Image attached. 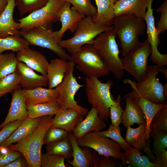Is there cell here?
Listing matches in <instances>:
<instances>
[{"label": "cell", "mask_w": 167, "mask_h": 167, "mask_svg": "<svg viewBox=\"0 0 167 167\" xmlns=\"http://www.w3.org/2000/svg\"><path fill=\"white\" fill-rule=\"evenodd\" d=\"M75 64L73 61H70L69 68L65 74L63 80L57 87L58 89L57 102L62 109H71L77 111L83 116H86L88 110L78 105L75 99L76 93L83 86V85L77 82L74 76Z\"/></svg>", "instance_id": "30bf717a"}, {"label": "cell", "mask_w": 167, "mask_h": 167, "mask_svg": "<svg viewBox=\"0 0 167 167\" xmlns=\"http://www.w3.org/2000/svg\"><path fill=\"white\" fill-rule=\"evenodd\" d=\"M97 6V12L92 17L94 22L103 27L112 26L115 17L113 0H95Z\"/></svg>", "instance_id": "83f0119b"}, {"label": "cell", "mask_w": 167, "mask_h": 167, "mask_svg": "<svg viewBox=\"0 0 167 167\" xmlns=\"http://www.w3.org/2000/svg\"><path fill=\"white\" fill-rule=\"evenodd\" d=\"M19 35L24 38L29 45L47 49L53 52L60 58L68 61L72 60L71 56L59 45L60 41L56 36L54 31L51 29L39 26L20 30Z\"/></svg>", "instance_id": "9c48e42d"}, {"label": "cell", "mask_w": 167, "mask_h": 167, "mask_svg": "<svg viewBox=\"0 0 167 167\" xmlns=\"http://www.w3.org/2000/svg\"><path fill=\"white\" fill-rule=\"evenodd\" d=\"M3 96L1 95H0V98L1 96Z\"/></svg>", "instance_id": "db71d44e"}, {"label": "cell", "mask_w": 167, "mask_h": 167, "mask_svg": "<svg viewBox=\"0 0 167 167\" xmlns=\"http://www.w3.org/2000/svg\"><path fill=\"white\" fill-rule=\"evenodd\" d=\"M52 118V126L61 128L68 132L74 131L77 125L83 119V116L71 109H61Z\"/></svg>", "instance_id": "7402d4cb"}, {"label": "cell", "mask_w": 167, "mask_h": 167, "mask_svg": "<svg viewBox=\"0 0 167 167\" xmlns=\"http://www.w3.org/2000/svg\"><path fill=\"white\" fill-rule=\"evenodd\" d=\"M16 57L18 62H22L33 70L46 76L49 62L40 52L28 47L18 51Z\"/></svg>", "instance_id": "ac0fdd59"}, {"label": "cell", "mask_w": 167, "mask_h": 167, "mask_svg": "<svg viewBox=\"0 0 167 167\" xmlns=\"http://www.w3.org/2000/svg\"><path fill=\"white\" fill-rule=\"evenodd\" d=\"M121 129L119 126H115L111 124L109 129L104 131L97 132L100 136L110 138L116 141L121 147L124 152L131 148L122 136L121 134Z\"/></svg>", "instance_id": "d590c367"}, {"label": "cell", "mask_w": 167, "mask_h": 167, "mask_svg": "<svg viewBox=\"0 0 167 167\" xmlns=\"http://www.w3.org/2000/svg\"><path fill=\"white\" fill-rule=\"evenodd\" d=\"M139 125L138 127L135 128H131V126L126 127L125 139L130 146L146 153L152 160L154 156L147 143L148 140L146 133V123Z\"/></svg>", "instance_id": "ffe728a7"}, {"label": "cell", "mask_w": 167, "mask_h": 167, "mask_svg": "<svg viewBox=\"0 0 167 167\" xmlns=\"http://www.w3.org/2000/svg\"><path fill=\"white\" fill-rule=\"evenodd\" d=\"M49 0H15L20 15H24L30 13L45 6Z\"/></svg>", "instance_id": "8d00e7d4"}, {"label": "cell", "mask_w": 167, "mask_h": 167, "mask_svg": "<svg viewBox=\"0 0 167 167\" xmlns=\"http://www.w3.org/2000/svg\"><path fill=\"white\" fill-rule=\"evenodd\" d=\"M76 67L86 77L98 78L105 76L110 72L103 58L92 45H85L71 54Z\"/></svg>", "instance_id": "8992f818"}, {"label": "cell", "mask_w": 167, "mask_h": 167, "mask_svg": "<svg viewBox=\"0 0 167 167\" xmlns=\"http://www.w3.org/2000/svg\"><path fill=\"white\" fill-rule=\"evenodd\" d=\"M126 107L123 110L122 118L124 126H131L136 123H146L144 115L136 101L129 97H125Z\"/></svg>", "instance_id": "4316f807"}, {"label": "cell", "mask_w": 167, "mask_h": 167, "mask_svg": "<svg viewBox=\"0 0 167 167\" xmlns=\"http://www.w3.org/2000/svg\"><path fill=\"white\" fill-rule=\"evenodd\" d=\"M21 77L16 71L0 78V95L12 93L20 84Z\"/></svg>", "instance_id": "e575fe53"}, {"label": "cell", "mask_w": 167, "mask_h": 167, "mask_svg": "<svg viewBox=\"0 0 167 167\" xmlns=\"http://www.w3.org/2000/svg\"><path fill=\"white\" fill-rule=\"evenodd\" d=\"M68 136L72 145L73 159L71 161L67 159L66 161L74 167H93L97 155V152L95 151L92 152V149L88 147L80 148L72 132H68Z\"/></svg>", "instance_id": "2e32d148"}, {"label": "cell", "mask_w": 167, "mask_h": 167, "mask_svg": "<svg viewBox=\"0 0 167 167\" xmlns=\"http://www.w3.org/2000/svg\"><path fill=\"white\" fill-rule=\"evenodd\" d=\"M155 11L161 13V17L157 22L156 29L159 35L167 29V0H165L161 5Z\"/></svg>", "instance_id": "f6af8a7d"}, {"label": "cell", "mask_w": 167, "mask_h": 167, "mask_svg": "<svg viewBox=\"0 0 167 167\" xmlns=\"http://www.w3.org/2000/svg\"><path fill=\"white\" fill-rule=\"evenodd\" d=\"M68 134L64 129L51 126L44 135V144L47 145L65 139L68 136Z\"/></svg>", "instance_id": "ab89813d"}, {"label": "cell", "mask_w": 167, "mask_h": 167, "mask_svg": "<svg viewBox=\"0 0 167 167\" xmlns=\"http://www.w3.org/2000/svg\"><path fill=\"white\" fill-rule=\"evenodd\" d=\"M69 64L70 61L60 58L50 61L48 66L46 74L49 88H54L62 82Z\"/></svg>", "instance_id": "cb8c5ba5"}, {"label": "cell", "mask_w": 167, "mask_h": 167, "mask_svg": "<svg viewBox=\"0 0 167 167\" xmlns=\"http://www.w3.org/2000/svg\"><path fill=\"white\" fill-rule=\"evenodd\" d=\"M21 155L19 152L11 150L8 146L0 145V167H5Z\"/></svg>", "instance_id": "7bdbcfd3"}, {"label": "cell", "mask_w": 167, "mask_h": 167, "mask_svg": "<svg viewBox=\"0 0 167 167\" xmlns=\"http://www.w3.org/2000/svg\"><path fill=\"white\" fill-rule=\"evenodd\" d=\"M150 128L167 131V104L155 115L151 122Z\"/></svg>", "instance_id": "b9f144b4"}, {"label": "cell", "mask_w": 167, "mask_h": 167, "mask_svg": "<svg viewBox=\"0 0 167 167\" xmlns=\"http://www.w3.org/2000/svg\"><path fill=\"white\" fill-rule=\"evenodd\" d=\"M117 36L113 28L101 32L93 40L92 45L98 52L118 79H121L124 73L122 67L120 51L116 40Z\"/></svg>", "instance_id": "5b68a950"}, {"label": "cell", "mask_w": 167, "mask_h": 167, "mask_svg": "<svg viewBox=\"0 0 167 167\" xmlns=\"http://www.w3.org/2000/svg\"><path fill=\"white\" fill-rule=\"evenodd\" d=\"M153 0H148L147 11L146 12L144 19L146 22L147 41L151 48L150 60L155 65L159 66L167 65V54L160 53L157 49L161 42L159 39V35L156 32L155 24V18L153 15V10L152 3Z\"/></svg>", "instance_id": "4fadbf2b"}, {"label": "cell", "mask_w": 167, "mask_h": 167, "mask_svg": "<svg viewBox=\"0 0 167 167\" xmlns=\"http://www.w3.org/2000/svg\"><path fill=\"white\" fill-rule=\"evenodd\" d=\"M53 116L42 117L39 124L30 135L20 142L8 146L11 149L22 154L27 160L29 167H41L44 138L51 125Z\"/></svg>", "instance_id": "7a4b0ae2"}, {"label": "cell", "mask_w": 167, "mask_h": 167, "mask_svg": "<svg viewBox=\"0 0 167 167\" xmlns=\"http://www.w3.org/2000/svg\"><path fill=\"white\" fill-rule=\"evenodd\" d=\"M151 48L147 40L139 42L121 58L122 68L131 74L138 82L147 76L148 59Z\"/></svg>", "instance_id": "ba28073f"}, {"label": "cell", "mask_w": 167, "mask_h": 167, "mask_svg": "<svg viewBox=\"0 0 167 167\" xmlns=\"http://www.w3.org/2000/svg\"><path fill=\"white\" fill-rule=\"evenodd\" d=\"M129 167H156L149 158L133 147L124 152Z\"/></svg>", "instance_id": "d6a6232c"}, {"label": "cell", "mask_w": 167, "mask_h": 167, "mask_svg": "<svg viewBox=\"0 0 167 167\" xmlns=\"http://www.w3.org/2000/svg\"><path fill=\"white\" fill-rule=\"evenodd\" d=\"M144 19L133 15L115 16L112 25L120 42L123 56L139 42V36L144 34L146 24Z\"/></svg>", "instance_id": "3957f363"}, {"label": "cell", "mask_w": 167, "mask_h": 167, "mask_svg": "<svg viewBox=\"0 0 167 167\" xmlns=\"http://www.w3.org/2000/svg\"><path fill=\"white\" fill-rule=\"evenodd\" d=\"M77 142L80 147L90 148L99 155L120 160L123 166L128 164L125 154L121 151L122 148L120 145L110 138L100 136L97 132H90L77 140Z\"/></svg>", "instance_id": "7c38bea8"}, {"label": "cell", "mask_w": 167, "mask_h": 167, "mask_svg": "<svg viewBox=\"0 0 167 167\" xmlns=\"http://www.w3.org/2000/svg\"><path fill=\"white\" fill-rule=\"evenodd\" d=\"M110 156L97 155L96 157L93 167H115L121 165L116 161Z\"/></svg>", "instance_id": "7dc6e473"}, {"label": "cell", "mask_w": 167, "mask_h": 167, "mask_svg": "<svg viewBox=\"0 0 167 167\" xmlns=\"http://www.w3.org/2000/svg\"><path fill=\"white\" fill-rule=\"evenodd\" d=\"M24 120H18L9 122L0 131V145L22 123Z\"/></svg>", "instance_id": "bcb514c9"}, {"label": "cell", "mask_w": 167, "mask_h": 167, "mask_svg": "<svg viewBox=\"0 0 167 167\" xmlns=\"http://www.w3.org/2000/svg\"><path fill=\"white\" fill-rule=\"evenodd\" d=\"M148 0H118L115 2V16L133 15L144 19Z\"/></svg>", "instance_id": "603a6c76"}, {"label": "cell", "mask_w": 167, "mask_h": 167, "mask_svg": "<svg viewBox=\"0 0 167 167\" xmlns=\"http://www.w3.org/2000/svg\"><path fill=\"white\" fill-rule=\"evenodd\" d=\"M149 135L155 140L152 152L155 155L166 149L167 147V131L151 129Z\"/></svg>", "instance_id": "f35d334b"}, {"label": "cell", "mask_w": 167, "mask_h": 167, "mask_svg": "<svg viewBox=\"0 0 167 167\" xmlns=\"http://www.w3.org/2000/svg\"><path fill=\"white\" fill-rule=\"evenodd\" d=\"M142 109L145 118L146 133L148 143H149V134L151 130L150 125L151 122L156 114L164 108L166 104H156L143 98H140L135 100Z\"/></svg>", "instance_id": "f1b7e54d"}, {"label": "cell", "mask_w": 167, "mask_h": 167, "mask_svg": "<svg viewBox=\"0 0 167 167\" xmlns=\"http://www.w3.org/2000/svg\"><path fill=\"white\" fill-rule=\"evenodd\" d=\"M16 71L20 75V85L23 89H32L48 86V80L46 76L37 74L22 62H18Z\"/></svg>", "instance_id": "d6986e66"}, {"label": "cell", "mask_w": 167, "mask_h": 167, "mask_svg": "<svg viewBox=\"0 0 167 167\" xmlns=\"http://www.w3.org/2000/svg\"><path fill=\"white\" fill-rule=\"evenodd\" d=\"M65 158L61 156L46 152L42 153L41 167H67L65 163Z\"/></svg>", "instance_id": "60d3db41"}, {"label": "cell", "mask_w": 167, "mask_h": 167, "mask_svg": "<svg viewBox=\"0 0 167 167\" xmlns=\"http://www.w3.org/2000/svg\"><path fill=\"white\" fill-rule=\"evenodd\" d=\"M63 0L69 2L77 11L85 16L92 18L96 13V8L92 3L90 0Z\"/></svg>", "instance_id": "74e56055"}, {"label": "cell", "mask_w": 167, "mask_h": 167, "mask_svg": "<svg viewBox=\"0 0 167 167\" xmlns=\"http://www.w3.org/2000/svg\"><path fill=\"white\" fill-rule=\"evenodd\" d=\"M151 162L156 167H167V151L165 149L161 153L156 155Z\"/></svg>", "instance_id": "c3c4849f"}, {"label": "cell", "mask_w": 167, "mask_h": 167, "mask_svg": "<svg viewBox=\"0 0 167 167\" xmlns=\"http://www.w3.org/2000/svg\"><path fill=\"white\" fill-rule=\"evenodd\" d=\"M114 0V2H116L118 0Z\"/></svg>", "instance_id": "f5cc1de1"}, {"label": "cell", "mask_w": 167, "mask_h": 167, "mask_svg": "<svg viewBox=\"0 0 167 167\" xmlns=\"http://www.w3.org/2000/svg\"><path fill=\"white\" fill-rule=\"evenodd\" d=\"M161 73L164 75L166 77V81H167V69L163 66L161 67Z\"/></svg>", "instance_id": "816d5d0a"}, {"label": "cell", "mask_w": 167, "mask_h": 167, "mask_svg": "<svg viewBox=\"0 0 167 167\" xmlns=\"http://www.w3.org/2000/svg\"><path fill=\"white\" fill-rule=\"evenodd\" d=\"M18 61L14 52L0 55V78L16 71Z\"/></svg>", "instance_id": "836d02e7"}, {"label": "cell", "mask_w": 167, "mask_h": 167, "mask_svg": "<svg viewBox=\"0 0 167 167\" xmlns=\"http://www.w3.org/2000/svg\"><path fill=\"white\" fill-rule=\"evenodd\" d=\"M71 4L65 1L62 5L58 12V21L61 23V27L58 31H54L57 39L61 40L63 35L69 30L74 32L80 20L85 16L77 11Z\"/></svg>", "instance_id": "5bb4252c"}, {"label": "cell", "mask_w": 167, "mask_h": 167, "mask_svg": "<svg viewBox=\"0 0 167 167\" xmlns=\"http://www.w3.org/2000/svg\"><path fill=\"white\" fill-rule=\"evenodd\" d=\"M84 119L77 125L73 131V134L77 140L90 132H98L107 127L105 120L99 116L96 109L92 107Z\"/></svg>", "instance_id": "e0dca14e"}, {"label": "cell", "mask_w": 167, "mask_h": 167, "mask_svg": "<svg viewBox=\"0 0 167 167\" xmlns=\"http://www.w3.org/2000/svg\"><path fill=\"white\" fill-rule=\"evenodd\" d=\"M8 0H0V15L6 7Z\"/></svg>", "instance_id": "f907efd6"}, {"label": "cell", "mask_w": 167, "mask_h": 167, "mask_svg": "<svg viewBox=\"0 0 167 167\" xmlns=\"http://www.w3.org/2000/svg\"><path fill=\"white\" fill-rule=\"evenodd\" d=\"M162 66L149 65L147 68V76L143 81L136 83L129 79L123 80L130 85L131 91L125 97L135 100L140 98L148 99L156 104H166L167 83L164 85L159 81L157 75L161 73Z\"/></svg>", "instance_id": "6da1fadb"}, {"label": "cell", "mask_w": 167, "mask_h": 167, "mask_svg": "<svg viewBox=\"0 0 167 167\" xmlns=\"http://www.w3.org/2000/svg\"><path fill=\"white\" fill-rule=\"evenodd\" d=\"M15 0H8L7 5L0 15V38L19 35V23L13 19Z\"/></svg>", "instance_id": "44dd1931"}, {"label": "cell", "mask_w": 167, "mask_h": 167, "mask_svg": "<svg viewBox=\"0 0 167 167\" xmlns=\"http://www.w3.org/2000/svg\"><path fill=\"white\" fill-rule=\"evenodd\" d=\"M42 117L35 119L27 118L0 145L8 146L20 142L30 135L39 124Z\"/></svg>", "instance_id": "484cf974"}, {"label": "cell", "mask_w": 167, "mask_h": 167, "mask_svg": "<svg viewBox=\"0 0 167 167\" xmlns=\"http://www.w3.org/2000/svg\"><path fill=\"white\" fill-rule=\"evenodd\" d=\"M47 152L64 157L66 160L73 157V148L68 136L66 138L47 145Z\"/></svg>", "instance_id": "4dcf8cb0"}, {"label": "cell", "mask_w": 167, "mask_h": 167, "mask_svg": "<svg viewBox=\"0 0 167 167\" xmlns=\"http://www.w3.org/2000/svg\"><path fill=\"white\" fill-rule=\"evenodd\" d=\"M27 41L19 35L9 36L0 38V55L5 51L17 52L29 47Z\"/></svg>", "instance_id": "1f68e13d"}, {"label": "cell", "mask_w": 167, "mask_h": 167, "mask_svg": "<svg viewBox=\"0 0 167 167\" xmlns=\"http://www.w3.org/2000/svg\"><path fill=\"white\" fill-rule=\"evenodd\" d=\"M5 167H29V166L27 160L22 155Z\"/></svg>", "instance_id": "681fc988"}, {"label": "cell", "mask_w": 167, "mask_h": 167, "mask_svg": "<svg viewBox=\"0 0 167 167\" xmlns=\"http://www.w3.org/2000/svg\"><path fill=\"white\" fill-rule=\"evenodd\" d=\"M28 118L35 119L46 115L56 114L62 109L57 102L27 104Z\"/></svg>", "instance_id": "f546056e"}, {"label": "cell", "mask_w": 167, "mask_h": 167, "mask_svg": "<svg viewBox=\"0 0 167 167\" xmlns=\"http://www.w3.org/2000/svg\"><path fill=\"white\" fill-rule=\"evenodd\" d=\"M65 2L63 0H49L43 7L19 19V29L39 26L51 29L53 23L58 21V12Z\"/></svg>", "instance_id": "8fae6325"}, {"label": "cell", "mask_w": 167, "mask_h": 167, "mask_svg": "<svg viewBox=\"0 0 167 167\" xmlns=\"http://www.w3.org/2000/svg\"><path fill=\"white\" fill-rule=\"evenodd\" d=\"M113 28L101 26L94 22L92 17L85 16L78 23L73 36L68 39L61 40L59 44L71 54L84 45H92L98 35Z\"/></svg>", "instance_id": "52a82bcc"}, {"label": "cell", "mask_w": 167, "mask_h": 167, "mask_svg": "<svg viewBox=\"0 0 167 167\" xmlns=\"http://www.w3.org/2000/svg\"><path fill=\"white\" fill-rule=\"evenodd\" d=\"M115 101V104L112 105L109 108V117L111 120V124L119 126V124L122 122V116L123 112L121 105V98L119 94Z\"/></svg>", "instance_id": "ee69618b"}, {"label": "cell", "mask_w": 167, "mask_h": 167, "mask_svg": "<svg viewBox=\"0 0 167 167\" xmlns=\"http://www.w3.org/2000/svg\"><path fill=\"white\" fill-rule=\"evenodd\" d=\"M11 93L12 99L8 112L4 121L0 125V129L9 122L28 118L25 98L20 85Z\"/></svg>", "instance_id": "9a60e30c"}, {"label": "cell", "mask_w": 167, "mask_h": 167, "mask_svg": "<svg viewBox=\"0 0 167 167\" xmlns=\"http://www.w3.org/2000/svg\"><path fill=\"white\" fill-rule=\"evenodd\" d=\"M27 104H34L47 102H57L58 89L37 87L32 89H22Z\"/></svg>", "instance_id": "d4e9b609"}, {"label": "cell", "mask_w": 167, "mask_h": 167, "mask_svg": "<svg viewBox=\"0 0 167 167\" xmlns=\"http://www.w3.org/2000/svg\"><path fill=\"white\" fill-rule=\"evenodd\" d=\"M85 84L88 102L92 107L97 109L101 118L107 121L110 116L109 108L115 103L110 92L113 86V82L109 80L103 83L98 78L92 76L85 77Z\"/></svg>", "instance_id": "277c9868"}]
</instances>
